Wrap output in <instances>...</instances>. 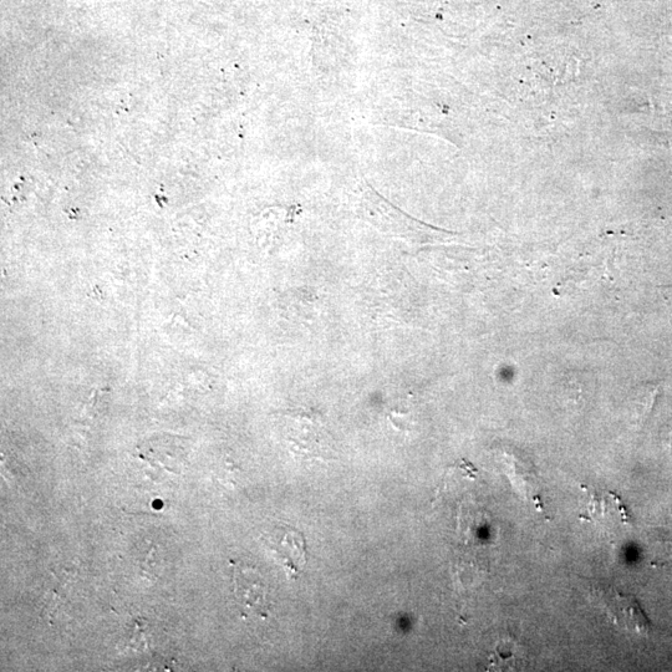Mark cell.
<instances>
[{
    "mask_svg": "<svg viewBox=\"0 0 672 672\" xmlns=\"http://www.w3.org/2000/svg\"><path fill=\"white\" fill-rule=\"evenodd\" d=\"M268 543L290 573L297 575L307 564V548L299 532L278 529L269 537Z\"/></svg>",
    "mask_w": 672,
    "mask_h": 672,
    "instance_id": "3",
    "label": "cell"
},
{
    "mask_svg": "<svg viewBox=\"0 0 672 672\" xmlns=\"http://www.w3.org/2000/svg\"><path fill=\"white\" fill-rule=\"evenodd\" d=\"M233 583L238 604L248 613L267 618L272 604L262 575L256 569L236 564L233 568Z\"/></svg>",
    "mask_w": 672,
    "mask_h": 672,
    "instance_id": "1",
    "label": "cell"
},
{
    "mask_svg": "<svg viewBox=\"0 0 672 672\" xmlns=\"http://www.w3.org/2000/svg\"><path fill=\"white\" fill-rule=\"evenodd\" d=\"M602 592L605 608H607L608 615L610 619L614 620L615 625L633 631V633H649L650 621L646 618L634 597H628V595L620 594L612 589H604Z\"/></svg>",
    "mask_w": 672,
    "mask_h": 672,
    "instance_id": "2",
    "label": "cell"
}]
</instances>
